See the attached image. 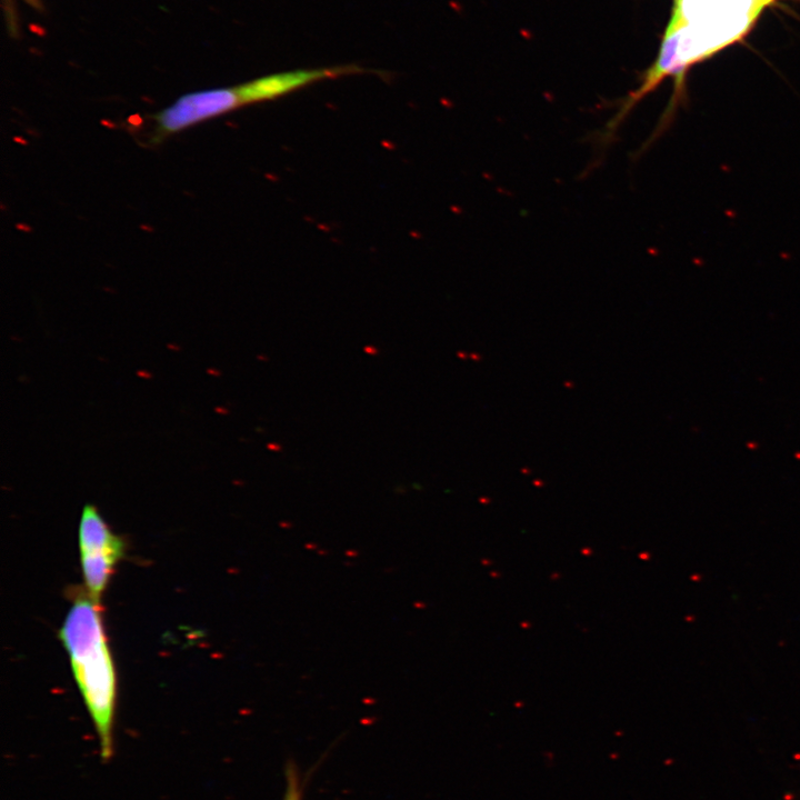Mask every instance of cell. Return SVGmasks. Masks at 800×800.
Listing matches in <instances>:
<instances>
[{
    "mask_svg": "<svg viewBox=\"0 0 800 800\" xmlns=\"http://www.w3.org/2000/svg\"><path fill=\"white\" fill-rule=\"evenodd\" d=\"M73 596L59 636L96 728L100 758L108 762L114 752L117 681L113 659L102 624L100 604L93 602L83 589H78Z\"/></svg>",
    "mask_w": 800,
    "mask_h": 800,
    "instance_id": "1",
    "label": "cell"
},
{
    "mask_svg": "<svg viewBox=\"0 0 800 800\" xmlns=\"http://www.w3.org/2000/svg\"><path fill=\"white\" fill-rule=\"evenodd\" d=\"M79 548L86 591L93 602L100 604L114 567L124 554V541L110 529L91 503L82 508Z\"/></svg>",
    "mask_w": 800,
    "mask_h": 800,
    "instance_id": "2",
    "label": "cell"
},
{
    "mask_svg": "<svg viewBox=\"0 0 800 800\" xmlns=\"http://www.w3.org/2000/svg\"><path fill=\"white\" fill-rule=\"evenodd\" d=\"M242 107L237 87L190 92L151 116L154 131L151 141L161 142L168 136L193 124Z\"/></svg>",
    "mask_w": 800,
    "mask_h": 800,
    "instance_id": "3",
    "label": "cell"
},
{
    "mask_svg": "<svg viewBox=\"0 0 800 800\" xmlns=\"http://www.w3.org/2000/svg\"><path fill=\"white\" fill-rule=\"evenodd\" d=\"M363 72H366V69L352 64L303 69L269 74L236 87L242 106H244L282 97L323 79Z\"/></svg>",
    "mask_w": 800,
    "mask_h": 800,
    "instance_id": "4",
    "label": "cell"
},
{
    "mask_svg": "<svg viewBox=\"0 0 800 800\" xmlns=\"http://www.w3.org/2000/svg\"><path fill=\"white\" fill-rule=\"evenodd\" d=\"M284 792L282 800H303L304 781L293 760H288L284 767Z\"/></svg>",
    "mask_w": 800,
    "mask_h": 800,
    "instance_id": "5",
    "label": "cell"
},
{
    "mask_svg": "<svg viewBox=\"0 0 800 800\" xmlns=\"http://www.w3.org/2000/svg\"><path fill=\"white\" fill-rule=\"evenodd\" d=\"M774 0H761L762 8L768 6L769 3L773 2Z\"/></svg>",
    "mask_w": 800,
    "mask_h": 800,
    "instance_id": "6",
    "label": "cell"
},
{
    "mask_svg": "<svg viewBox=\"0 0 800 800\" xmlns=\"http://www.w3.org/2000/svg\"><path fill=\"white\" fill-rule=\"evenodd\" d=\"M26 1H28L30 4L36 6V7L38 4V0H26Z\"/></svg>",
    "mask_w": 800,
    "mask_h": 800,
    "instance_id": "7",
    "label": "cell"
}]
</instances>
